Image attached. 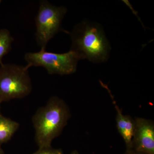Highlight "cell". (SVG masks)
Instances as JSON below:
<instances>
[{
    "label": "cell",
    "mask_w": 154,
    "mask_h": 154,
    "mask_svg": "<svg viewBox=\"0 0 154 154\" xmlns=\"http://www.w3.org/2000/svg\"><path fill=\"white\" fill-rule=\"evenodd\" d=\"M69 33L72 41L70 50L75 53L80 60L87 59L95 63L108 60L111 48L100 24L84 20Z\"/></svg>",
    "instance_id": "6da1fadb"
},
{
    "label": "cell",
    "mask_w": 154,
    "mask_h": 154,
    "mask_svg": "<svg viewBox=\"0 0 154 154\" xmlns=\"http://www.w3.org/2000/svg\"><path fill=\"white\" fill-rule=\"evenodd\" d=\"M70 116L68 106L57 96L51 97L45 106L38 108L32 118L38 148L51 146L53 140L60 135Z\"/></svg>",
    "instance_id": "7a4b0ae2"
},
{
    "label": "cell",
    "mask_w": 154,
    "mask_h": 154,
    "mask_svg": "<svg viewBox=\"0 0 154 154\" xmlns=\"http://www.w3.org/2000/svg\"><path fill=\"white\" fill-rule=\"evenodd\" d=\"M28 68L14 64H3L0 67V102L28 96L32 87Z\"/></svg>",
    "instance_id": "3957f363"
},
{
    "label": "cell",
    "mask_w": 154,
    "mask_h": 154,
    "mask_svg": "<svg viewBox=\"0 0 154 154\" xmlns=\"http://www.w3.org/2000/svg\"><path fill=\"white\" fill-rule=\"evenodd\" d=\"M26 66L42 67L50 75H67L76 71L77 65L81 60L75 53L69 50L64 53L48 52L45 50H40L36 52L25 54Z\"/></svg>",
    "instance_id": "277c9868"
},
{
    "label": "cell",
    "mask_w": 154,
    "mask_h": 154,
    "mask_svg": "<svg viewBox=\"0 0 154 154\" xmlns=\"http://www.w3.org/2000/svg\"><path fill=\"white\" fill-rule=\"evenodd\" d=\"M67 13L64 6H56L47 1L39 3L38 13L35 18L36 42L41 50H45L50 40L63 31L62 22Z\"/></svg>",
    "instance_id": "5b68a950"
},
{
    "label": "cell",
    "mask_w": 154,
    "mask_h": 154,
    "mask_svg": "<svg viewBox=\"0 0 154 154\" xmlns=\"http://www.w3.org/2000/svg\"><path fill=\"white\" fill-rule=\"evenodd\" d=\"M132 149L146 154H154V123L150 119H134Z\"/></svg>",
    "instance_id": "8992f818"
},
{
    "label": "cell",
    "mask_w": 154,
    "mask_h": 154,
    "mask_svg": "<svg viewBox=\"0 0 154 154\" xmlns=\"http://www.w3.org/2000/svg\"><path fill=\"white\" fill-rule=\"evenodd\" d=\"M113 103L116 111V127L118 132L124 141L126 149H132V140L134 131V119L130 116L124 115L113 98Z\"/></svg>",
    "instance_id": "52a82bcc"
},
{
    "label": "cell",
    "mask_w": 154,
    "mask_h": 154,
    "mask_svg": "<svg viewBox=\"0 0 154 154\" xmlns=\"http://www.w3.org/2000/svg\"><path fill=\"white\" fill-rule=\"evenodd\" d=\"M17 122L7 118L0 113V145L8 142L19 129Z\"/></svg>",
    "instance_id": "ba28073f"
},
{
    "label": "cell",
    "mask_w": 154,
    "mask_h": 154,
    "mask_svg": "<svg viewBox=\"0 0 154 154\" xmlns=\"http://www.w3.org/2000/svg\"><path fill=\"white\" fill-rule=\"evenodd\" d=\"M14 38L8 29L0 30V64H3V58L12 49Z\"/></svg>",
    "instance_id": "9c48e42d"
},
{
    "label": "cell",
    "mask_w": 154,
    "mask_h": 154,
    "mask_svg": "<svg viewBox=\"0 0 154 154\" xmlns=\"http://www.w3.org/2000/svg\"><path fill=\"white\" fill-rule=\"evenodd\" d=\"M33 154H63L61 149L52 148V147L42 148Z\"/></svg>",
    "instance_id": "30bf717a"
},
{
    "label": "cell",
    "mask_w": 154,
    "mask_h": 154,
    "mask_svg": "<svg viewBox=\"0 0 154 154\" xmlns=\"http://www.w3.org/2000/svg\"><path fill=\"white\" fill-rule=\"evenodd\" d=\"M123 154H146L134 150L133 149H126V151Z\"/></svg>",
    "instance_id": "8fae6325"
},
{
    "label": "cell",
    "mask_w": 154,
    "mask_h": 154,
    "mask_svg": "<svg viewBox=\"0 0 154 154\" xmlns=\"http://www.w3.org/2000/svg\"><path fill=\"white\" fill-rule=\"evenodd\" d=\"M0 154H5L2 149L1 147V145H0Z\"/></svg>",
    "instance_id": "7c38bea8"
},
{
    "label": "cell",
    "mask_w": 154,
    "mask_h": 154,
    "mask_svg": "<svg viewBox=\"0 0 154 154\" xmlns=\"http://www.w3.org/2000/svg\"><path fill=\"white\" fill-rule=\"evenodd\" d=\"M70 154H79L77 150H74Z\"/></svg>",
    "instance_id": "4fadbf2b"
},
{
    "label": "cell",
    "mask_w": 154,
    "mask_h": 154,
    "mask_svg": "<svg viewBox=\"0 0 154 154\" xmlns=\"http://www.w3.org/2000/svg\"><path fill=\"white\" fill-rule=\"evenodd\" d=\"M2 1H1V0H0V4H1V3H2Z\"/></svg>",
    "instance_id": "5bb4252c"
},
{
    "label": "cell",
    "mask_w": 154,
    "mask_h": 154,
    "mask_svg": "<svg viewBox=\"0 0 154 154\" xmlns=\"http://www.w3.org/2000/svg\"><path fill=\"white\" fill-rule=\"evenodd\" d=\"M1 103L0 102V105H1ZM0 107H1V105H0Z\"/></svg>",
    "instance_id": "9a60e30c"
}]
</instances>
